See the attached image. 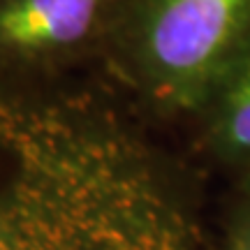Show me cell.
<instances>
[{"mask_svg": "<svg viewBox=\"0 0 250 250\" xmlns=\"http://www.w3.org/2000/svg\"><path fill=\"white\" fill-rule=\"evenodd\" d=\"M250 33V0H127L104 61L162 114L195 116Z\"/></svg>", "mask_w": 250, "mask_h": 250, "instance_id": "6da1fadb", "label": "cell"}, {"mask_svg": "<svg viewBox=\"0 0 250 250\" xmlns=\"http://www.w3.org/2000/svg\"><path fill=\"white\" fill-rule=\"evenodd\" d=\"M127 0H0V81L104 58Z\"/></svg>", "mask_w": 250, "mask_h": 250, "instance_id": "7a4b0ae2", "label": "cell"}, {"mask_svg": "<svg viewBox=\"0 0 250 250\" xmlns=\"http://www.w3.org/2000/svg\"><path fill=\"white\" fill-rule=\"evenodd\" d=\"M192 118L215 160L239 174L250 169V33L213 79Z\"/></svg>", "mask_w": 250, "mask_h": 250, "instance_id": "3957f363", "label": "cell"}, {"mask_svg": "<svg viewBox=\"0 0 250 250\" xmlns=\"http://www.w3.org/2000/svg\"><path fill=\"white\" fill-rule=\"evenodd\" d=\"M58 206L42 188L21 186L0 202V250H93Z\"/></svg>", "mask_w": 250, "mask_h": 250, "instance_id": "277c9868", "label": "cell"}, {"mask_svg": "<svg viewBox=\"0 0 250 250\" xmlns=\"http://www.w3.org/2000/svg\"><path fill=\"white\" fill-rule=\"evenodd\" d=\"M225 250H250V192L239 190V202L225 229Z\"/></svg>", "mask_w": 250, "mask_h": 250, "instance_id": "5b68a950", "label": "cell"}, {"mask_svg": "<svg viewBox=\"0 0 250 250\" xmlns=\"http://www.w3.org/2000/svg\"><path fill=\"white\" fill-rule=\"evenodd\" d=\"M239 190H246V192H250V169L243 171L241 176H239Z\"/></svg>", "mask_w": 250, "mask_h": 250, "instance_id": "8992f818", "label": "cell"}]
</instances>
